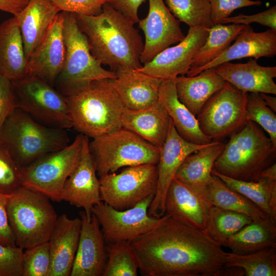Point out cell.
Returning a JSON list of instances; mask_svg holds the SVG:
<instances>
[{
	"label": "cell",
	"mask_w": 276,
	"mask_h": 276,
	"mask_svg": "<svg viewBox=\"0 0 276 276\" xmlns=\"http://www.w3.org/2000/svg\"><path fill=\"white\" fill-rule=\"evenodd\" d=\"M16 108L17 101L12 82L0 76V128Z\"/></svg>",
	"instance_id": "cell-46"
},
{
	"label": "cell",
	"mask_w": 276,
	"mask_h": 276,
	"mask_svg": "<svg viewBox=\"0 0 276 276\" xmlns=\"http://www.w3.org/2000/svg\"><path fill=\"white\" fill-rule=\"evenodd\" d=\"M225 247L236 254H247L276 247V220L266 215L253 220L229 237Z\"/></svg>",
	"instance_id": "cell-31"
},
{
	"label": "cell",
	"mask_w": 276,
	"mask_h": 276,
	"mask_svg": "<svg viewBox=\"0 0 276 276\" xmlns=\"http://www.w3.org/2000/svg\"><path fill=\"white\" fill-rule=\"evenodd\" d=\"M205 145L191 143L182 139L170 120L168 134L160 149L156 165L157 186L156 193L148 210L149 216L159 218L165 215L166 194L178 168L188 155Z\"/></svg>",
	"instance_id": "cell-16"
},
{
	"label": "cell",
	"mask_w": 276,
	"mask_h": 276,
	"mask_svg": "<svg viewBox=\"0 0 276 276\" xmlns=\"http://www.w3.org/2000/svg\"><path fill=\"white\" fill-rule=\"evenodd\" d=\"M154 196L145 199L134 207L118 210L103 201L91 209L101 227L106 244L128 242L159 226L170 217L150 216L148 210Z\"/></svg>",
	"instance_id": "cell-13"
},
{
	"label": "cell",
	"mask_w": 276,
	"mask_h": 276,
	"mask_svg": "<svg viewBox=\"0 0 276 276\" xmlns=\"http://www.w3.org/2000/svg\"><path fill=\"white\" fill-rule=\"evenodd\" d=\"M158 101L164 107L178 134L186 141L198 145L213 141L201 130L196 117L181 103L177 96L175 78L162 80Z\"/></svg>",
	"instance_id": "cell-27"
},
{
	"label": "cell",
	"mask_w": 276,
	"mask_h": 276,
	"mask_svg": "<svg viewBox=\"0 0 276 276\" xmlns=\"http://www.w3.org/2000/svg\"><path fill=\"white\" fill-rule=\"evenodd\" d=\"M60 11L51 0H29L14 17L19 27L27 59Z\"/></svg>",
	"instance_id": "cell-26"
},
{
	"label": "cell",
	"mask_w": 276,
	"mask_h": 276,
	"mask_svg": "<svg viewBox=\"0 0 276 276\" xmlns=\"http://www.w3.org/2000/svg\"><path fill=\"white\" fill-rule=\"evenodd\" d=\"M12 82L18 108L45 126L72 127L65 98L54 86L32 75Z\"/></svg>",
	"instance_id": "cell-10"
},
{
	"label": "cell",
	"mask_w": 276,
	"mask_h": 276,
	"mask_svg": "<svg viewBox=\"0 0 276 276\" xmlns=\"http://www.w3.org/2000/svg\"><path fill=\"white\" fill-rule=\"evenodd\" d=\"M0 76L11 81L28 76L24 44L14 17L0 24Z\"/></svg>",
	"instance_id": "cell-30"
},
{
	"label": "cell",
	"mask_w": 276,
	"mask_h": 276,
	"mask_svg": "<svg viewBox=\"0 0 276 276\" xmlns=\"http://www.w3.org/2000/svg\"><path fill=\"white\" fill-rule=\"evenodd\" d=\"M165 4L176 18L189 27L213 26L209 0H165Z\"/></svg>",
	"instance_id": "cell-37"
},
{
	"label": "cell",
	"mask_w": 276,
	"mask_h": 276,
	"mask_svg": "<svg viewBox=\"0 0 276 276\" xmlns=\"http://www.w3.org/2000/svg\"><path fill=\"white\" fill-rule=\"evenodd\" d=\"M107 258L102 276H136L139 266L128 242L106 244Z\"/></svg>",
	"instance_id": "cell-38"
},
{
	"label": "cell",
	"mask_w": 276,
	"mask_h": 276,
	"mask_svg": "<svg viewBox=\"0 0 276 276\" xmlns=\"http://www.w3.org/2000/svg\"><path fill=\"white\" fill-rule=\"evenodd\" d=\"M276 146L264 130L247 121L229 136L213 169L230 178L257 181L262 171L274 164Z\"/></svg>",
	"instance_id": "cell-3"
},
{
	"label": "cell",
	"mask_w": 276,
	"mask_h": 276,
	"mask_svg": "<svg viewBox=\"0 0 276 276\" xmlns=\"http://www.w3.org/2000/svg\"><path fill=\"white\" fill-rule=\"evenodd\" d=\"M63 14L60 11L27 59L28 76H37L54 86L65 60Z\"/></svg>",
	"instance_id": "cell-18"
},
{
	"label": "cell",
	"mask_w": 276,
	"mask_h": 276,
	"mask_svg": "<svg viewBox=\"0 0 276 276\" xmlns=\"http://www.w3.org/2000/svg\"><path fill=\"white\" fill-rule=\"evenodd\" d=\"M60 11L94 16L100 14L110 0H51Z\"/></svg>",
	"instance_id": "cell-43"
},
{
	"label": "cell",
	"mask_w": 276,
	"mask_h": 276,
	"mask_svg": "<svg viewBox=\"0 0 276 276\" xmlns=\"http://www.w3.org/2000/svg\"><path fill=\"white\" fill-rule=\"evenodd\" d=\"M29 0H0V10L15 15L21 11Z\"/></svg>",
	"instance_id": "cell-49"
},
{
	"label": "cell",
	"mask_w": 276,
	"mask_h": 276,
	"mask_svg": "<svg viewBox=\"0 0 276 276\" xmlns=\"http://www.w3.org/2000/svg\"><path fill=\"white\" fill-rule=\"evenodd\" d=\"M225 143L223 141L213 142L188 155L174 177L192 187L202 197L206 186L212 180L215 162Z\"/></svg>",
	"instance_id": "cell-28"
},
{
	"label": "cell",
	"mask_w": 276,
	"mask_h": 276,
	"mask_svg": "<svg viewBox=\"0 0 276 276\" xmlns=\"http://www.w3.org/2000/svg\"><path fill=\"white\" fill-rule=\"evenodd\" d=\"M247 95L227 82L211 97L196 117L202 132L217 142L241 128L247 121Z\"/></svg>",
	"instance_id": "cell-12"
},
{
	"label": "cell",
	"mask_w": 276,
	"mask_h": 276,
	"mask_svg": "<svg viewBox=\"0 0 276 276\" xmlns=\"http://www.w3.org/2000/svg\"><path fill=\"white\" fill-rule=\"evenodd\" d=\"M210 206L192 187L173 179L165 198V214L187 226L203 231Z\"/></svg>",
	"instance_id": "cell-21"
},
{
	"label": "cell",
	"mask_w": 276,
	"mask_h": 276,
	"mask_svg": "<svg viewBox=\"0 0 276 276\" xmlns=\"http://www.w3.org/2000/svg\"><path fill=\"white\" fill-rule=\"evenodd\" d=\"M102 201L118 210L134 207L155 195L157 186L156 165L145 164L126 167L121 172L99 177Z\"/></svg>",
	"instance_id": "cell-11"
},
{
	"label": "cell",
	"mask_w": 276,
	"mask_h": 276,
	"mask_svg": "<svg viewBox=\"0 0 276 276\" xmlns=\"http://www.w3.org/2000/svg\"><path fill=\"white\" fill-rule=\"evenodd\" d=\"M250 58L244 63L227 62L215 67L216 72L226 82L245 93L276 95V66H263Z\"/></svg>",
	"instance_id": "cell-23"
},
{
	"label": "cell",
	"mask_w": 276,
	"mask_h": 276,
	"mask_svg": "<svg viewBox=\"0 0 276 276\" xmlns=\"http://www.w3.org/2000/svg\"><path fill=\"white\" fill-rule=\"evenodd\" d=\"M260 178L276 180L275 163L264 169L260 175Z\"/></svg>",
	"instance_id": "cell-50"
},
{
	"label": "cell",
	"mask_w": 276,
	"mask_h": 276,
	"mask_svg": "<svg viewBox=\"0 0 276 276\" xmlns=\"http://www.w3.org/2000/svg\"><path fill=\"white\" fill-rule=\"evenodd\" d=\"M62 12L65 57L54 87L63 96L68 97L84 90L95 80L114 79L116 74L104 68L92 55L86 37L78 28L75 14Z\"/></svg>",
	"instance_id": "cell-6"
},
{
	"label": "cell",
	"mask_w": 276,
	"mask_h": 276,
	"mask_svg": "<svg viewBox=\"0 0 276 276\" xmlns=\"http://www.w3.org/2000/svg\"><path fill=\"white\" fill-rule=\"evenodd\" d=\"M252 220L244 214L211 206L205 227L202 231L215 244L225 247L229 237Z\"/></svg>",
	"instance_id": "cell-34"
},
{
	"label": "cell",
	"mask_w": 276,
	"mask_h": 276,
	"mask_svg": "<svg viewBox=\"0 0 276 276\" xmlns=\"http://www.w3.org/2000/svg\"><path fill=\"white\" fill-rule=\"evenodd\" d=\"M24 249L0 243V276H22Z\"/></svg>",
	"instance_id": "cell-42"
},
{
	"label": "cell",
	"mask_w": 276,
	"mask_h": 276,
	"mask_svg": "<svg viewBox=\"0 0 276 276\" xmlns=\"http://www.w3.org/2000/svg\"><path fill=\"white\" fill-rule=\"evenodd\" d=\"M170 120L166 110L158 101L142 109L125 107L122 116V126L160 150L166 140Z\"/></svg>",
	"instance_id": "cell-25"
},
{
	"label": "cell",
	"mask_w": 276,
	"mask_h": 276,
	"mask_svg": "<svg viewBox=\"0 0 276 276\" xmlns=\"http://www.w3.org/2000/svg\"><path fill=\"white\" fill-rule=\"evenodd\" d=\"M246 117L260 126L276 146L275 112L268 107L260 93H248L247 95Z\"/></svg>",
	"instance_id": "cell-39"
},
{
	"label": "cell",
	"mask_w": 276,
	"mask_h": 276,
	"mask_svg": "<svg viewBox=\"0 0 276 276\" xmlns=\"http://www.w3.org/2000/svg\"><path fill=\"white\" fill-rule=\"evenodd\" d=\"M209 32V28L205 27H189L182 41L164 49L151 61L136 70L162 80L187 74L194 56L205 42Z\"/></svg>",
	"instance_id": "cell-14"
},
{
	"label": "cell",
	"mask_w": 276,
	"mask_h": 276,
	"mask_svg": "<svg viewBox=\"0 0 276 276\" xmlns=\"http://www.w3.org/2000/svg\"><path fill=\"white\" fill-rule=\"evenodd\" d=\"M212 174L249 199L265 215L276 220V180L260 178L257 181L239 180L222 175L214 169Z\"/></svg>",
	"instance_id": "cell-33"
},
{
	"label": "cell",
	"mask_w": 276,
	"mask_h": 276,
	"mask_svg": "<svg viewBox=\"0 0 276 276\" xmlns=\"http://www.w3.org/2000/svg\"><path fill=\"white\" fill-rule=\"evenodd\" d=\"M111 79L113 86L127 108L139 109L158 101L162 80L134 69H124L115 72Z\"/></svg>",
	"instance_id": "cell-24"
},
{
	"label": "cell",
	"mask_w": 276,
	"mask_h": 276,
	"mask_svg": "<svg viewBox=\"0 0 276 276\" xmlns=\"http://www.w3.org/2000/svg\"><path fill=\"white\" fill-rule=\"evenodd\" d=\"M235 40L233 44L209 63L189 71L187 76L197 75L204 70L235 59L249 57L258 60L263 57H273L276 55V30L269 29L256 32L250 25H244Z\"/></svg>",
	"instance_id": "cell-20"
},
{
	"label": "cell",
	"mask_w": 276,
	"mask_h": 276,
	"mask_svg": "<svg viewBox=\"0 0 276 276\" xmlns=\"http://www.w3.org/2000/svg\"><path fill=\"white\" fill-rule=\"evenodd\" d=\"M146 0H110L108 3L116 10L126 16L134 24H137L140 18L138 10L140 6Z\"/></svg>",
	"instance_id": "cell-48"
},
{
	"label": "cell",
	"mask_w": 276,
	"mask_h": 276,
	"mask_svg": "<svg viewBox=\"0 0 276 276\" xmlns=\"http://www.w3.org/2000/svg\"><path fill=\"white\" fill-rule=\"evenodd\" d=\"M9 196L0 192V243L6 245L14 246L16 245L15 238L7 213Z\"/></svg>",
	"instance_id": "cell-47"
},
{
	"label": "cell",
	"mask_w": 276,
	"mask_h": 276,
	"mask_svg": "<svg viewBox=\"0 0 276 276\" xmlns=\"http://www.w3.org/2000/svg\"><path fill=\"white\" fill-rule=\"evenodd\" d=\"M215 68L201 71L194 76L180 75L175 78L179 101L196 117L207 101L226 83Z\"/></svg>",
	"instance_id": "cell-29"
},
{
	"label": "cell",
	"mask_w": 276,
	"mask_h": 276,
	"mask_svg": "<svg viewBox=\"0 0 276 276\" xmlns=\"http://www.w3.org/2000/svg\"><path fill=\"white\" fill-rule=\"evenodd\" d=\"M69 143L66 129L45 126L18 108L0 128V143L22 167Z\"/></svg>",
	"instance_id": "cell-5"
},
{
	"label": "cell",
	"mask_w": 276,
	"mask_h": 276,
	"mask_svg": "<svg viewBox=\"0 0 276 276\" xmlns=\"http://www.w3.org/2000/svg\"><path fill=\"white\" fill-rule=\"evenodd\" d=\"M211 5V18L212 25L221 24L238 8L252 6H260V1L251 0H209Z\"/></svg>",
	"instance_id": "cell-44"
},
{
	"label": "cell",
	"mask_w": 276,
	"mask_h": 276,
	"mask_svg": "<svg viewBox=\"0 0 276 276\" xmlns=\"http://www.w3.org/2000/svg\"><path fill=\"white\" fill-rule=\"evenodd\" d=\"M72 127L92 138L122 127L125 108L111 79L93 81L85 89L65 97Z\"/></svg>",
	"instance_id": "cell-4"
},
{
	"label": "cell",
	"mask_w": 276,
	"mask_h": 276,
	"mask_svg": "<svg viewBox=\"0 0 276 276\" xmlns=\"http://www.w3.org/2000/svg\"><path fill=\"white\" fill-rule=\"evenodd\" d=\"M49 199L24 186L9 195L8 217L17 246L26 249L49 241L58 218Z\"/></svg>",
	"instance_id": "cell-7"
},
{
	"label": "cell",
	"mask_w": 276,
	"mask_h": 276,
	"mask_svg": "<svg viewBox=\"0 0 276 276\" xmlns=\"http://www.w3.org/2000/svg\"><path fill=\"white\" fill-rule=\"evenodd\" d=\"M260 95L263 100L264 101L266 105L269 107L274 112H276V98L271 96L267 94L260 93Z\"/></svg>",
	"instance_id": "cell-51"
},
{
	"label": "cell",
	"mask_w": 276,
	"mask_h": 276,
	"mask_svg": "<svg viewBox=\"0 0 276 276\" xmlns=\"http://www.w3.org/2000/svg\"><path fill=\"white\" fill-rule=\"evenodd\" d=\"M97 174L89 149L88 137L84 135L77 162L64 182L62 200L83 208L90 216L93 207L102 202Z\"/></svg>",
	"instance_id": "cell-17"
},
{
	"label": "cell",
	"mask_w": 276,
	"mask_h": 276,
	"mask_svg": "<svg viewBox=\"0 0 276 276\" xmlns=\"http://www.w3.org/2000/svg\"><path fill=\"white\" fill-rule=\"evenodd\" d=\"M180 23L163 0H149L148 14L138 22L145 35L141 63H148L159 52L183 39Z\"/></svg>",
	"instance_id": "cell-15"
},
{
	"label": "cell",
	"mask_w": 276,
	"mask_h": 276,
	"mask_svg": "<svg viewBox=\"0 0 276 276\" xmlns=\"http://www.w3.org/2000/svg\"><path fill=\"white\" fill-rule=\"evenodd\" d=\"M81 227L71 276H102L106 263V245L100 225L91 213H79Z\"/></svg>",
	"instance_id": "cell-19"
},
{
	"label": "cell",
	"mask_w": 276,
	"mask_h": 276,
	"mask_svg": "<svg viewBox=\"0 0 276 276\" xmlns=\"http://www.w3.org/2000/svg\"><path fill=\"white\" fill-rule=\"evenodd\" d=\"M83 134L65 147L48 153L22 168V186L62 201L65 180L74 168L82 148Z\"/></svg>",
	"instance_id": "cell-9"
},
{
	"label": "cell",
	"mask_w": 276,
	"mask_h": 276,
	"mask_svg": "<svg viewBox=\"0 0 276 276\" xmlns=\"http://www.w3.org/2000/svg\"><path fill=\"white\" fill-rule=\"evenodd\" d=\"M225 266L240 268L246 276H275L276 247L247 254L227 252Z\"/></svg>",
	"instance_id": "cell-36"
},
{
	"label": "cell",
	"mask_w": 276,
	"mask_h": 276,
	"mask_svg": "<svg viewBox=\"0 0 276 276\" xmlns=\"http://www.w3.org/2000/svg\"><path fill=\"white\" fill-rule=\"evenodd\" d=\"M23 167L0 143V192L10 195L22 186Z\"/></svg>",
	"instance_id": "cell-41"
},
{
	"label": "cell",
	"mask_w": 276,
	"mask_h": 276,
	"mask_svg": "<svg viewBox=\"0 0 276 276\" xmlns=\"http://www.w3.org/2000/svg\"><path fill=\"white\" fill-rule=\"evenodd\" d=\"M93 139L89 149L99 177L123 167L158 163L159 149L123 127Z\"/></svg>",
	"instance_id": "cell-8"
},
{
	"label": "cell",
	"mask_w": 276,
	"mask_h": 276,
	"mask_svg": "<svg viewBox=\"0 0 276 276\" xmlns=\"http://www.w3.org/2000/svg\"><path fill=\"white\" fill-rule=\"evenodd\" d=\"M81 227L79 218L58 216L48 242L51 259L49 276H69L76 254Z\"/></svg>",
	"instance_id": "cell-22"
},
{
	"label": "cell",
	"mask_w": 276,
	"mask_h": 276,
	"mask_svg": "<svg viewBox=\"0 0 276 276\" xmlns=\"http://www.w3.org/2000/svg\"><path fill=\"white\" fill-rule=\"evenodd\" d=\"M244 26L219 24L210 28L208 37L194 56L189 71L206 65L222 53L231 44Z\"/></svg>",
	"instance_id": "cell-35"
},
{
	"label": "cell",
	"mask_w": 276,
	"mask_h": 276,
	"mask_svg": "<svg viewBox=\"0 0 276 276\" xmlns=\"http://www.w3.org/2000/svg\"><path fill=\"white\" fill-rule=\"evenodd\" d=\"M144 276L233 275L227 252L202 231L170 217L154 229L128 241Z\"/></svg>",
	"instance_id": "cell-1"
},
{
	"label": "cell",
	"mask_w": 276,
	"mask_h": 276,
	"mask_svg": "<svg viewBox=\"0 0 276 276\" xmlns=\"http://www.w3.org/2000/svg\"><path fill=\"white\" fill-rule=\"evenodd\" d=\"M202 198L211 206L244 214L252 220L266 215L245 196L227 186L218 176L213 174Z\"/></svg>",
	"instance_id": "cell-32"
},
{
	"label": "cell",
	"mask_w": 276,
	"mask_h": 276,
	"mask_svg": "<svg viewBox=\"0 0 276 276\" xmlns=\"http://www.w3.org/2000/svg\"><path fill=\"white\" fill-rule=\"evenodd\" d=\"M51 259L48 241L24 251L22 276H49Z\"/></svg>",
	"instance_id": "cell-40"
},
{
	"label": "cell",
	"mask_w": 276,
	"mask_h": 276,
	"mask_svg": "<svg viewBox=\"0 0 276 276\" xmlns=\"http://www.w3.org/2000/svg\"><path fill=\"white\" fill-rule=\"evenodd\" d=\"M75 15L92 55L102 65L114 72L142 67L140 57L144 43L132 20L108 2L99 15Z\"/></svg>",
	"instance_id": "cell-2"
},
{
	"label": "cell",
	"mask_w": 276,
	"mask_h": 276,
	"mask_svg": "<svg viewBox=\"0 0 276 276\" xmlns=\"http://www.w3.org/2000/svg\"><path fill=\"white\" fill-rule=\"evenodd\" d=\"M258 23L269 29L276 30V6H273L266 10L253 15L239 14L238 15L228 17L223 20L221 24L232 23L243 25Z\"/></svg>",
	"instance_id": "cell-45"
}]
</instances>
